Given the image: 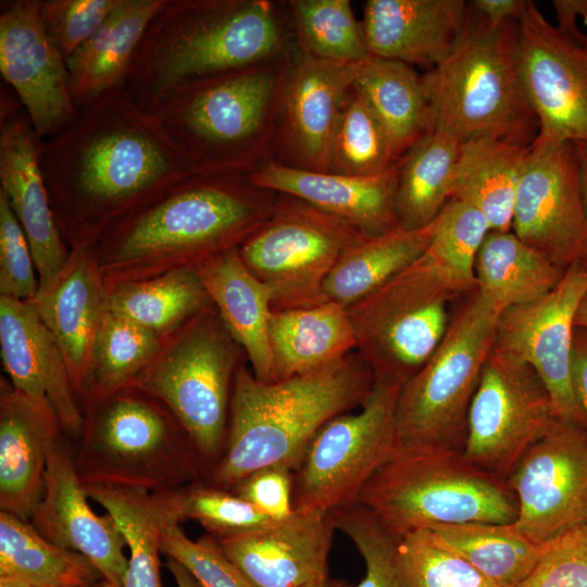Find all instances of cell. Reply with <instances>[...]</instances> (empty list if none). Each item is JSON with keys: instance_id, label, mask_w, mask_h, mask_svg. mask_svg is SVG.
Returning a JSON list of instances; mask_svg holds the SVG:
<instances>
[{"instance_id": "1", "label": "cell", "mask_w": 587, "mask_h": 587, "mask_svg": "<svg viewBox=\"0 0 587 587\" xmlns=\"http://www.w3.org/2000/svg\"><path fill=\"white\" fill-rule=\"evenodd\" d=\"M78 110L67 127L43 140L40 162L60 232L86 247L195 171L125 85Z\"/></svg>"}, {"instance_id": "2", "label": "cell", "mask_w": 587, "mask_h": 587, "mask_svg": "<svg viewBox=\"0 0 587 587\" xmlns=\"http://www.w3.org/2000/svg\"><path fill=\"white\" fill-rule=\"evenodd\" d=\"M288 36L286 15L268 0H164L125 87L150 112L183 86L284 57Z\"/></svg>"}, {"instance_id": "3", "label": "cell", "mask_w": 587, "mask_h": 587, "mask_svg": "<svg viewBox=\"0 0 587 587\" xmlns=\"http://www.w3.org/2000/svg\"><path fill=\"white\" fill-rule=\"evenodd\" d=\"M277 197L248 175L191 174L111 226L100 237L104 259L134 274L195 267L239 248L270 217Z\"/></svg>"}, {"instance_id": "4", "label": "cell", "mask_w": 587, "mask_h": 587, "mask_svg": "<svg viewBox=\"0 0 587 587\" xmlns=\"http://www.w3.org/2000/svg\"><path fill=\"white\" fill-rule=\"evenodd\" d=\"M373 385V372L355 351L322 370L275 383L259 380L239 364L225 449L204 479L232 490L264 466L283 463L295 471L315 434L361 405Z\"/></svg>"}, {"instance_id": "5", "label": "cell", "mask_w": 587, "mask_h": 587, "mask_svg": "<svg viewBox=\"0 0 587 587\" xmlns=\"http://www.w3.org/2000/svg\"><path fill=\"white\" fill-rule=\"evenodd\" d=\"M289 51L183 86L148 112L196 174L248 175L266 162Z\"/></svg>"}, {"instance_id": "6", "label": "cell", "mask_w": 587, "mask_h": 587, "mask_svg": "<svg viewBox=\"0 0 587 587\" xmlns=\"http://www.w3.org/2000/svg\"><path fill=\"white\" fill-rule=\"evenodd\" d=\"M89 400L74 451L85 486L154 494L207 477V465L190 436L155 398L127 386Z\"/></svg>"}, {"instance_id": "7", "label": "cell", "mask_w": 587, "mask_h": 587, "mask_svg": "<svg viewBox=\"0 0 587 587\" xmlns=\"http://www.w3.org/2000/svg\"><path fill=\"white\" fill-rule=\"evenodd\" d=\"M432 129L461 143L491 137L530 146L538 121L517 63V21L490 26L478 16L451 54L423 75Z\"/></svg>"}, {"instance_id": "8", "label": "cell", "mask_w": 587, "mask_h": 587, "mask_svg": "<svg viewBox=\"0 0 587 587\" xmlns=\"http://www.w3.org/2000/svg\"><path fill=\"white\" fill-rule=\"evenodd\" d=\"M402 537L437 525L511 524L517 501L507 480L486 473L462 450L397 446L357 501Z\"/></svg>"}, {"instance_id": "9", "label": "cell", "mask_w": 587, "mask_h": 587, "mask_svg": "<svg viewBox=\"0 0 587 587\" xmlns=\"http://www.w3.org/2000/svg\"><path fill=\"white\" fill-rule=\"evenodd\" d=\"M473 290L426 251L378 289L345 308L355 352L374 378L404 384L439 346L452 304Z\"/></svg>"}, {"instance_id": "10", "label": "cell", "mask_w": 587, "mask_h": 587, "mask_svg": "<svg viewBox=\"0 0 587 587\" xmlns=\"http://www.w3.org/2000/svg\"><path fill=\"white\" fill-rule=\"evenodd\" d=\"M499 316L476 289L452 312L435 352L400 389L398 446L462 450L470 404L494 349Z\"/></svg>"}, {"instance_id": "11", "label": "cell", "mask_w": 587, "mask_h": 587, "mask_svg": "<svg viewBox=\"0 0 587 587\" xmlns=\"http://www.w3.org/2000/svg\"><path fill=\"white\" fill-rule=\"evenodd\" d=\"M239 348L212 305L190 319L129 385L170 410L193 441L208 475L226 445Z\"/></svg>"}, {"instance_id": "12", "label": "cell", "mask_w": 587, "mask_h": 587, "mask_svg": "<svg viewBox=\"0 0 587 587\" xmlns=\"http://www.w3.org/2000/svg\"><path fill=\"white\" fill-rule=\"evenodd\" d=\"M364 235L340 217L278 193L272 214L239 247V254L267 289L272 311L305 309L326 302L328 274Z\"/></svg>"}, {"instance_id": "13", "label": "cell", "mask_w": 587, "mask_h": 587, "mask_svg": "<svg viewBox=\"0 0 587 587\" xmlns=\"http://www.w3.org/2000/svg\"><path fill=\"white\" fill-rule=\"evenodd\" d=\"M402 385L374 378L358 412L335 416L315 434L294 471V511H334L358 501L398 446L396 409Z\"/></svg>"}, {"instance_id": "14", "label": "cell", "mask_w": 587, "mask_h": 587, "mask_svg": "<svg viewBox=\"0 0 587 587\" xmlns=\"http://www.w3.org/2000/svg\"><path fill=\"white\" fill-rule=\"evenodd\" d=\"M555 420L550 395L533 367L494 348L470 404L462 453L479 470L507 480Z\"/></svg>"}, {"instance_id": "15", "label": "cell", "mask_w": 587, "mask_h": 587, "mask_svg": "<svg viewBox=\"0 0 587 587\" xmlns=\"http://www.w3.org/2000/svg\"><path fill=\"white\" fill-rule=\"evenodd\" d=\"M517 63L536 138L587 142V35L562 32L529 1L517 21Z\"/></svg>"}, {"instance_id": "16", "label": "cell", "mask_w": 587, "mask_h": 587, "mask_svg": "<svg viewBox=\"0 0 587 587\" xmlns=\"http://www.w3.org/2000/svg\"><path fill=\"white\" fill-rule=\"evenodd\" d=\"M507 483L514 526L541 545L587 524V427L557 419L521 458Z\"/></svg>"}, {"instance_id": "17", "label": "cell", "mask_w": 587, "mask_h": 587, "mask_svg": "<svg viewBox=\"0 0 587 587\" xmlns=\"http://www.w3.org/2000/svg\"><path fill=\"white\" fill-rule=\"evenodd\" d=\"M511 230L563 271L578 262L587 243V213L574 143L532 142Z\"/></svg>"}, {"instance_id": "18", "label": "cell", "mask_w": 587, "mask_h": 587, "mask_svg": "<svg viewBox=\"0 0 587 587\" xmlns=\"http://www.w3.org/2000/svg\"><path fill=\"white\" fill-rule=\"evenodd\" d=\"M587 291V277L577 264L558 285L529 303L500 313L494 348L533 367L546 386L557 419L587 427L572 376L574 319Z\"/></svg>"}, {"instance_id": "19", "label": "cell", "mask_w": 587, "mask_h": 587, "mask_svg": "<svg viewBox=\"0 0 587 587\" xmlns=\"http://www.w3.org/2000/svg\"><path fill=\"white\" fill-rule=\"evenodd\" d=\"M355 64L317 59L297 43L292 46L279 89L272 146L280 157L274 162L326 172L337 122L354 82Z\"/></svg>"}, {"instance_id": "20", "label": "cell", "mask_w": 587, "mask_h": 587, "mask_svg": "<svg viewBox=\"0 0 587 587\" xmlns=\"http://www.w3.org/2000/svg\"><path fill=\"white\" fill-rule=\"evenodd\" d=\"M42 145L17 96L1 90L0 191L27 237L38 273L37 295L57 282L71 259L41 171Z\"/></svg>"}, {"instance_id": "21", "label": "cell", "mask_w": 587, "mask_h": 587, "mask_svg": "<svg viewBox=\"0 0 587 587\" xmlns=\"http://www.w3.org/2000/svg\"><path fill=\"white\" fill-rule=\"evenodd\" d=\"M0 72L43 140L77 117L66 61L46 33L39 0L1 1Z\"/></svg>"}, {"instance_id": "22", "label": "cell", "mask_w": 587, "mask_h": 587, "mask_svg": "<svg viewBox=\"0 0 587 587\" xmlns=\"http://www.w3.org/2000/svg\"><path fill=\"white\" fill-rule=\"evenodd\" d=\"M88 499L74 450L61 435L49 452L43 492L28 521L51 544L86 557L103 580L123 587L125 539L114 520L95 513Z\"/></svg>"}, {"instance_id": "23", "label": "cell", "mask_w": 587, "mask_h": 587, "mask_svg": "<svg viewBox=\"0 0 587 587\" xmlns=\"http://www.w3.org/2000/svg\"><path fill=\"white\" fill-rule=\"evenodd\" d=\"M335 529L332 511H295L263 529L216 540L253 587H303L329 576Z\"/></svg>"}, {"instance_id": "24", "label": "cell", "mask_w": 587, "mask_h": 587, "mask_svg": "<svg viewBox=\"0 0 587 587\" xmlns=\"http://www.w3.org/2000/svg\"><path fill=\"white\" fill-rule=\"evenodd\" d=\"M0 347L11 385L33 399L47 401L61 427L79 435L84 416L63 352L33 301L0 295Z\"/></svg>"}, {"instance_id": "25", "label": "cell", "mask_w": 587, "mask_h": 587, "mask_svg": "<svg viewBox=\"0 0 587 587\" xmlns=\"http://www.w3.org/2000/svg\"><path fill=\"white\" fill-rule=\"evenodd\" d=\"M464 0H369L362 26L371 55L435 67L455 49L471 20Z\"/></svg>"}, {"instance_id": "26", "label": "cell", "mask_w": 587, "mask_h": 587, "mask_svg": "<svg viewBox=\"0 0 587 587\" xmlns=\"http://www.w3.org/2000/svg\"><path fill=\"white\" fill-rule=\"evenodd\" d=\"M248 178L260 188L296 197L340 217L367 236L400 226L396 214L397 163L380 175L360 177L308 171L268 160Z\"/></svg>"}, {"instance_id": "27", "label": "cell", "mask_w": 587, "mask_h": 587, "mask_svg": "<svg viewBox=\"0 0 587 587\" xmlns=\"http://www.w3.org/2000/svg\"><path fill=\"white\" fill-rule=\"evenodd\" d=\"M53 408L1 379L0 509L28 521L45 487L49 452L61 436Z\"/></svg>"}, {"instance_id": "28", "label": "cell", "mask_w": 587, "mask_h": 587, "mask_svg": "<svg viewBox=\"0 0 587 587\" xmlns=\"http://www.w3.org/2000/svg\"><path fill=\"white\" fill-rule=\"evenodd\" d=\"M108 292L87 247H78L57 282L33 303L58 341L76 394L87 391L96 335Z\"/></svg>"}, {"instance_id": "29", "label": "cell", "mask_w": 587, "mask_h": 587, "mask_svg": "<svg viewBox=\"0 0 587 587\" xmlns=\"http://www.w3.org/2000/svg\"><path fill=\"white\" fill-rule=\"evenodd\" d=\"M195 268L254 376L264 383L277 382L268 339L270 295L243 263L239 248L213 255Z\"/></svg>"}, {"instance_id": "30", "label": "cell", "mask_w": 587, "mask_h": 587, "mask_svg": "<svg viewBox=\"0 0 587 587\" xmlns=\"http://www.w3.org/2000/svg\"><path fill=\"white\" fill-rule=\"evenodd\" d=\"M268 339L278 380L322 370L355 351L348 313L332 301L271 311Z\"/></svg>"}, {"instance_id": "31", "label": "cell", "mask_w": 587, "mask_h": 587, "mask_svg": "<svg viewBox=\"0 0 587 587\" xmlns=\"http://www.w3.org/2000/svg\"><path fill=\"white\" fill-rule=\"evenodd\" d=\"M164 0H122L101 28L66 61L70 91L79 109L125 85L135 52Z\"/></svg>"}, {"instance_id": "32", "label": "cell", "mask_w": 587, "mask_h": 587, "mask_svg": "<svg viewBox=\"0 0 587 587\" xmlns=\"http://www.w3.org/2000/svg\"><path fill=\"white\" fill-rule=\"evenodd\" d=\"M528 148L491 137L462 142L450 199L476 207L491 230H511L516 190Z\"/></svg>"}, {"instance_id": "33", "label": "cell", "mask_w": 587, "mask_h": 587, "mask_svg": "<svg viewBox=\"0 0 587 587\" xmlns=\"http://www.w3.org/2000/svg\"><path fill=\"white\" fill-rule=\"evenodd\" d=\"M353 86L382 123L397 160L432 130L423 76L409 64L371 55L355 64Z\"/></svg>"}, {"instance_id": "34", "label": "cell", "mask_w": 587, "mask_h": 587, "mask_svg": "<svg viewBox=\"0 0 587 587\" xmlns=\"http://www.w3.org/2000/svg\"><path fill=\"white\" fill-rule=\"evenodd\" d=\"M432 227L433 222L417 229L399 226L361 237L340 254L328 274L325 300L347 308L378 289L427 251Z\"/></svg>"}, {"instance_id": "35", "label": "cell", "mask_w": 587, "mask_h": 587, "mask_svg": "<svg viewBox=\"0 0 587 587\" xmlns=\"http://www.w3.org/2000/svg\"><path fill=\"white\" fill-rule=\"evenodd\" d=\"M564 272L512 230H490L474 265L476 290L500 313L547 295Z\"/></svg>"}, {"instance_id": "36", "label": "cell", "mask_w": 587, "mask_h": 587, "mask_svg": "<svg viewBox=\"0 0 587 587\" xmlns=\"http://www.w3.org/2000/svg\"><path fill=\"white\" fill-rule=\"evenodd\" d=\"M461 142L432 129L397 161L396 214L405 229L429 225L451 198Z\"/></svg>"}, {"instance_id": "37", "label": "cell", "mask_w": 587, "mask_h": 587, "mask_svg": "<svg viewBox=\"0 0 587 587\" xmlns=\"http://www.w3.org/2000/svg\"><path fill=\"white\" fill-rule=\"evenodd\" d=\"M0 576L35 587H89L103 580L86 557L51 544L29 521L4 511L0 512Z\"/></svg>"}, {"instance_id": "38", "label": "cell", "mask_w": 587, "mask_h": 587, "mask_svg": "<svg viewBox=\"0 0 587 587\" xmlns=\"http://www.w3.org/2000/svg\"><path fill=\"white\" fill-rule=\"evenodd\" d=\"M195 267L180 266L140 280H126L108 292L107 308L161 335L212 307Z\"/></svg>"}, {"instance_id": "39", "label": "cell", "mask_w": 587, "mask_h": 587, "mask_svg": "<svg viewBox=\"0 0 587 587\" xmlns=\"http://www.w3.org/2000/svg\"><path fill=\"white\" fill-rule=\"evenodd\" d=\"M497 587H516L533 571L540 546L513 523H463L429 528Z\"/></svg>"}, {"instance_id": "40", "label": "cell", "mask_w": 587, "mask_h": 587, "mask_svg": "<svg viewBox=\"0 0 587 587\" xmlns=\"http://www.w3.org/2000/svg\"><path fill=\"white\" fill-rule=\"evenodd\" d=\"M151 504L158 519L176 524L195 521L217 540L247 535L276 523L234 491L205 479L151 494Z\"/></svg>"}, {"instance_id": "41", "label": "cell", "mask_w": 587, "mask_h": 587, "mask_svg": "<svg viewBox=\"0 0 587 587\" xmlns=\"http://www.w3.org/2000/svg\"><path fill=\"white\" fill-rule=\"evenodd\" d=\"M84 487L88 498L114 520L129 548L123 587H162L160 533L151 494L133 488Z\"/></svg>"}, {"instance_id": "42", "label": "cell", "mask_w": 587, "mask_h": 587, "mask_svg": "<svg viewBox=\"0 0 587 587\" xmlns=\"http://www.w3.org/2000/svg\"><path fill=\"white\" fill-rule=\"evenodd\" d=\"M296 43L325 61L355 64L371 57L362 22L349 0H291L286 2Z\"/></svg>"}, {"instance_id": "43", "label": "cell", "mask_w": 587, "mask_h": 587, "mask_svg": "<svg viewBox=\"0 0 587 587\" xmlns=\"http://www.w3.org/2000/svg\"><path fill=\"white\" fill-rule=\"evenodd\" d=\"M159 349V335L107 308L93 342L86 394L101 396L132 385Z\"/></svg>"}, {"instance_id": "44", "label": "cell", "mask_w": 587, "mask_h": 587, "mask_svg": "<svg viewBox=\"0 0 587 587\" xmlns=\"http://www.w3.org/2000/svg\"><path fill=\"white\" fill-rule=\"evenodd\" d=\"M397 161L382 123L352 85L337 122L326 172L370 177L387 172Z\"/></svg>"}, {"instance_id": "45", "label": "cell", "mask_w": 587, "mask_h": 587, "mask_svg": "<svg viewBox=\"0 0 587 587\" xmlns=\"http://www.w3.org/2000/svg\"><path fill=\"white\" fill-rule=\"evenodd\" d=\"M490 230L487 218L476 207L450 199L433 221L427 253L458 279L476 289L474 265Z\"/></svg>"}, {"instance_id": "46", "label": "cell", "mask_w": 587, "mask_h": 587, "mask_svg": "<svg viewBox=\"0 0 587 587\" xmlns=\"http://www.w3.org/2000/svg\"><path fill=\"white\" fill-rule=\"evenodd\" d=\"M398 557L407 587H497L432 529L400 537Z\"/></svg>"}, {"instance_id": "47", "label": "cell", "mask_w": 587, "mask_h": 587, "mask_svg": "<svg viewBox=\"0 0 587 587\" xmlns=\"http://www.w3.org/2000/svg\"><path fill=\"white\" fill-rule=\"evenodd\" d=\"M332 513L336 528L354 544L365 563L364 577L351 587H407L398 557L400 537L358 502Z\"/></svg>"}, {"instance_id": "48", "label": "cell", "mask_w": 587, "mask_h": 587, "mask_svg": "<svg viewBox=\"0 0 587 587\" xmlns=\"http://www.w3.org/2000/svg\"><path fill=\"white\" fill-rule=\"evenodd\" d=\"M155 519L162 554L183 564L202 587H253L215 538L205 534L192 540L180 524Z\"/></svg>"}, {"instance_id": "49", "label": "cell", "mask_w": 587, "mask_h": 587, "mask_svg": "<svg viewBox=\"0 0 587 587\" xmlns=\"http://www.w3.org/2000/svg\"><path fill=\"white\" fill-rule=\"evenodd\" d=\"M122 0H39L46 33L65 61L95 35Z\"/></svg>"}, {"instance_id": "50", "label": "cell", "mask_w": 587, "mask_h": 587, "mask_svg": "<svg viewBox=\"0 0 587 587\" xmlns=\"http://www.w3.org/2000/svg\"><path fill=\"white\" fill-rule=\"evenodd\" d=\"M539 546L533 571L516 587H587V524Z\"/></svg>"}, {"instance_id": "51", "label": "cell", "mask_w": 587, "mask_h": 587, "mask_svg": "<svg viewBox=\"0 0 587 587\" xmlns=\"http://www.w3.org/2000/svg\"><path fill=\"white\" fill-rule=\"evenodd\" d=\"M35 268L27 237L0 191V295L33 301L39 288Z\"/></svg>"}, {"instance_id": "52", "label": "cell", "mask_w": 587, "mask_h": 587, "mask_svg": "<svg viewBox=\"0 0 587 587\" xmlns=\"http://www.w3.org/2000/svg\"><path fill=\"white\" fill-rule=\"evenodd\" d=\"M294 469L278 463L259 469L240 482L232 491L251 503L274 522L289 519L292 507Z\"/></svg>"}, {"instance_id": "53", "label": "cell", "mask_w": 587, "mask_h": 587, "mask_svg": "<svg viewBox=\"0 0 587 587\" xmlns=\"http://www.w3.org/2000/svg\"><path fill=\"white\" fill-rule=\"evenodd\" d=\"M529 1L525 0H474L471 7L490 26L519 21Z\"/></svg>"}, {"instance_id": "54", "label": "cell", "mask_w": 587, "mask_h": 587, "mask_svg": "<svg viewBox=\"0 0 587 587\" xmlns=\"http://www.w3.org/2000/svg\"><path fill=\"white\" fill-rule=\"evenodd\" d=\"M572 376L578 401L587 416V329L582 327L574 329Z\"/></svg>"}, {"instance_id": "55", "label": "cell", "mask_w": 587, "mask_h": 587, "mask_svg": "<svg viewBox=\"0 0 587 587\" xmlns=\"http://www.w3.org/2000/svg\"><path fill=\"white\" fill-rule=\"evenodd\" d=\"M552 5L555 11L557 27L567 34H577L578 17L587 20V0H554Z\"/></svg>"}, {"instance_id": "56", "label": "cell", "mask_w": 587, "mask_h": 587, "mask_svg": "<svg viewBox=\"0 0 587 587\" xmlns=\"http://www.w3.org/2000/svg\"><path fill=\"white\" fill-rule=\"evenodd\" d=\"M164 565L173 575L177 587H202L196 577L176 560L165 557Z\"/></svg>"}, {"instance_id": "57", "label": "cell", "mask_w": 587, "mask_h": 587, "mask_svg": "<svg viewBox=\"0 0 587 587\" xmlns=\"http://www.w3.org/2000/svg\"><path fill=\"white\" fill-rule=\"evenodd\" d=\"M578 164L579 183L587 213V142L574 143Z\"/></svg>"}, {"instance_id": "58", "label": "cell", "mask_w": 587, "mask_h": 587, "mask_svg": "<svg viewBox=\"0 0 587 587\" xmlns=\"http://www.w3.org/2000/svg\"><path fill=\"white\" fill-rule=\"evenodd\" d=\"M303 587H351V585L346 579L333 578L328 576L311 582Z\"/></svg>"}, {"instance_id": "59", "label": "cell", "mask_w": 587, "mask_h": 587, "mask_svg": "<svg viewBox=\"0 0 587 587\" xmlns=\"http://www.w3.org/2000/svg\"><path fill=\"white\" fill-rule=\"evenodd\" d=\"M574 324L575 327H582L587 329V291L579 302L575 314Z\"/></svg>"}, {"instance_id": "60", "label": "cell", "mask_w": 587, "mask_h": 587, "mask_svg": "<svg viewBox=\"0 0 587 587\" xmlns=\"http://www.w3.org/2000/svg\"><path fill=\"white\" fill-rule=\"evenodd\" d=\"M0 587H35L26 582L8 577V576H0Z\"/></svg>"}, {"instance_id": "61", "label": "cell", "mask_w": 587, "mask_h": 587, "mask_svg": "<svg viewBox=\"0 0 587 587\" xmlns=\"http://www.w3.org/2000/svg\"><path fill=\"white\" fill-rule=\"evenodd\" d=\"M576 264L579 267V270L583 272V274L587 277V243L580 259L578 260Z\"/></svg>"}, {"instance_id": "62", "label": "cell", "mask_w": 587, "mask_h": 587, "mask_svg": "<svg viewBox=\"0 0 587 587\" xmlns=\"http://www.w3.org/2000/svg\"><path fill=\"white\" fill-rule=\"evenodd\" d=\"M100 587H118V586H115V585H113V584H111V583H108V582H105V580H102V582L100 583Z\"/></svg>"}, {"instance_id": "63", "label": "cell", "mask_w": 587, "mask_h": 587, "mask_svg": "<svg viewBox=\"0 0 587 587\" xmlns=\"http://www.w3.org/2000/svg\"><path fill=\"white\" fill-rule=\"evenodd\" d=\"M583 23H584V25H585L586 28H587V20H583Z\"/></svg>"}, {"instance_id": "64", "label": "cell", "mask_w": 587, "mask_h": 587, "mask_svg": "<svg viewBox=\"0 0 587 587\" xmlns=\"http://www.w3.org/2000/svg\"><path fill=\"white\" fill-rule=\"evenodd\" d=\"M89 587H100V584L96 585V586H89Z\"/></svg>"}]
</instances>
